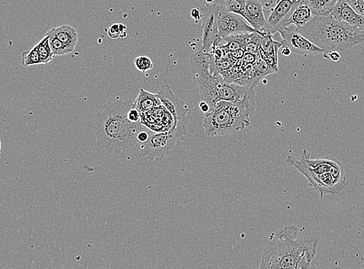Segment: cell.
I'll return each mask as SVG.
<instances>
[{
    "label": "cell",
    "mask_w": 364,
    "mask_h": 269,
    "mask_svg": "<svg viewBox=\"0 0 364 269\" xmlns=\"http://www.w3.org/2000/svg\"><path fill=\"white\" fill-rule=\"evenodd\" d=\"M187 130L172 129L168 132H150L148 139L141 144L140 153L149 161H160L180 145Z\"/></svg>",
    "instance_id": "6"
},
{
    "label": "cell",
    "mask_w": 364,
    "mask_h": 269,
    "mask_svg": "<svg viewBox=\"0 0 364 269\" xmlns=\"http://www.w3.org/2000/svg\"><path fill=\"white\" fill-rule=\"evenodd\" d=\"M247 0H215L216 4H219L225 8L228 11L244 15L245 4Z\"/></svg>",
    "instance_id": "21"
},
{
    "label": "cell",
    "mask_w": 364,
    "mask_h": 269,
    "mask_svg": "<svg viewBox=\"0 0 364 269\" xmlns=\"http://www.w3.org/2000/svg\"><path fill=\"white\" fill-rule=\"evenodd\" d=\"M35 47L40 55L42 64H47L53 60L54 55L51 49L49 36L45 35Z\"/></svg>",
    "instance_id": "20"
},
{
    "label": "cell",
    "mask_w": 364,
    "mask_h": 269,
    "mask_svg": "<svg viewBox=\"0 0 364 269\" xmlns=\"http://www.w3.org/2000/svg\"><path fill=\"white\" fill-rule=\"evenodd\" d=\"M189 68L201 98L211 110L221 101L228 82L221 75L211 73L210 53L202 50L194 53L189 59Z\"/></svg>",
    "instance_id": "5"
},
{
    "label": "cell",
    "mask_w": 364,
    "mask_h": 269,
    "mask_svg": "<svg viewBox=\"0 0 364 269\" xmlns=\"http://www.w3.org/2000/svg\"><path fill=\"white\" fill-rule=\"evenodd\" d=\"M148 129V128H147ZM150 132H147L146 130H143V131H141L139 134V136H138V142H139V144H144V142H146L148 138H149V136H150Z\"/></svg>",
    "instance_id": "28"
},
{
    "label": "cell",
    "mask_w": 364,
    "mask_h": 269,
    "mask_svg": "<svg viewBox=\"0 0 364 269\" xmlns=\"http://www.w3.org/2000/svg\"><path fill=\"white\" fill-rule=\"evenodd\" d=\"M295 226L283 227L267 244L259 269H308L314 259L319 239H298Z\"/></svg>",
    "instance_id": "2"
},
{
    "label": "cell",
    "mask_w": 364,
    "mask_h": 269,
    "mask_svg": "<svg viewBox=\"0 0 364 269\" xmlns=\"http://www.w3.org/2000/svg\"><path fill=\"white\" fill-rule=\"evenodd\" d=\"M298 29L324 53L345 51L364 42L363 30L340 21L331 15L315 17L305 26Z\"/></svg>",
    "instance_id": "3"
},
{
    "label": "cell",
    "mask_w": 364,
    "mask_h": 269,
    "mask_svg": "<svg viewBox=\"0 0 364 269\" xmlns=\"http://www.w3.org/2000/svg\"><path fill=\"white\" fill-rule=\"evenodd\" d=\"M201 112L204 114H208L210 112L211 108L205 101H201L199 105Z\"/></svg>",
    "instance_id": "31"
},
{
    "label": "cell",
    "mask_w": 364,
    "mask_h": 269,
    "mask_svg": "<svg viewBox=\"0 0 364 269\" xmlns=\"http://www.w3.org/2000/svg\"><path fill=\"white\" fill-rule=\"evenodd\" d=\"M120 29H121V38H124L127 37V34H128V30H127L126 25L124 23H119Z\"/></svg>",
    "instance_id": "32"
},
{
    "label": "cell",
    "mask_w": 364,
    "mask_h": 269,
    "mask_svg": "<svg viewBox=\"0 0 364 269\" xmlns=\"http://www.w3.org/2000/svg\"><path fill=\"white\" fill-rule=\"evenodd\" d=\"M315 17V16L313 14L310 7L302 3L292 13L288 21V25H295L298 28H303Z\"/></svg>",
    "instance_id": "17"
},
{
    "label": "cell",
    "mask_w": 364,
    "mask_h": 269,
    "mask_svg": "<svg viewBox=\"0 0 364 269\" xmlns=\"http://www.w3.org/2000/svg\"><path fill=\"white\" fill-rule=\"evenodd\" d=\"M352 9L364 17V0H346Z\"/></svg>",
    "instance_id": "24"
},
{
    "label": "cell",
    "mask_w": 364,
    "mask_h": 269,
    "mask_svg": "<svg viewBox=\"0 0 364 269\" xmlns=\"http://www.w3.org/2000/svg\"><path fill=\"white\" fill-rule=\"evenodd\" d=\"M257 102V99L238 103L219 101L205 114L202 124L205 133L209 137L225 136L248 127Z\"/></svg>",
    "instance_id": "4"
},
{
    "label": "cell",
    "mask_w": 364,
    "mask_h": 269,
    "mask_svg": "<svg viewBox=\"0 0 364 269\" xmlns=\"http://www.w3.org/2000/svg\"><path fill=\"white\" fill-rule=\"evenodd\" d=\"M45 35L49 36V43L52 51L54 57H60V55H66L72 53L74 50L70 49L69 47L63 44L53 33L52 29H50Z\"/></svg>",
    "instance_id": "19"
},
{
    "label": "cell",
    "mask_w": 364,
    "mask_h": 269,
    "mask_svg": "<svg viewBox=\"0 0 364 269\" xmlns=\"http://www.w3.org/2000/svg\"><path fill=\"white\" fill-rule=\"evenodd\" d=\"M121 35L119 23H115V25L110 26L108 29V35L110 38L116 39L121 38Z\"/></svg>",
    "instance_id": "25"
},
{
    "label": "cell",
    "mask_w": 364,
    "mask_h": 269,
    "mask_svg": "<svg viewBox=\"0 0 364 269\" xmlns=\"http://www.w3.org/2000/svg\"><path fill=\"white\" fill-rule=\"evenodd\" d=\"M205 1L207 4H213L215 3V0H205Z\"/></svg>",
    "instance_id": "34"
},
{
    "label": "cell",
    "mask_w": 364,
    "mask_h": 269,
    "mask_svg": "<svg viewBox=\"0 0 364 269\" xmlns=\"http://www.w3.org/2000/svg\"><path fill=\"white\" fill-rule=\"evenodd\" d=\"M283 45L281 42L274 40L273 35L266 33L261 40L259 47V55L267 64L270 66L275 72L278 71V54Z\"/></svg>",
    "instance_id": "13"
},
{
    "label": "cell",
    "mask_w": 364,
    "mask_h": 269,
    "mask_svg": "<svg viewBox=\"0 0 364 269\" xmlns=\"http://www.w3.org/2000/svg\"><path fill=\"white\" fill-rule=\"evenodd\" d=\"M202 13V49L201 50L209 53L212 47L223 42V39L218 34V5L206 4L201 8Z\"/></svg>",
    "instance_id": "7"
},
{
    "label": "cell",
    "mask_w": 364,
    "mask_h": 269,
    "mask_svg": "<svg viewBox=\"0 0 364 269\" xmlns=\"http://www.w3.org/2000/svg\"><path fill=\"white\" fill-rule=\"evenodd\" d=\"M273 3V0H247L245 4L243 18L262 35L267 33L264 8L271 6Z\"/></svg>",
    "instance_id": "12"
},
{
    "label": "cell",
    "mask_w": 364,
    "mask_h": 269,
    "mask_svg": "<svg viewBox=\"0 0 364 269\" xmlns=\"http://www.w3.org/2000/svg\"><path fill=\"white\" fill-rule=\"evenodd\" d=\"M339 2V0H303V4L310 7L315 17H327Z\"/></svg>",
    "instance_id": "16"
},
{
    "label": "cell",
    "mask_w": 364,
    "mask_h": 269,
    "mask_svg": "<svg viewBox=\"0 0 364 269\" xmlns=\"http://www.w3.org/2000/svg\"><path fill=\"white\" fill-rule=\"evenodd\" d=\"M282 47H287L292 52L300 55H317L324 52L300 34L295 25H289L280 33Z\"/></svg>",
    "instance_id": "10"
},
{
    "label": "cell",
    "mask_w": 364,
    "mask_h": 269,
    "mask_svg": "<svg viewBox=\"0 0 364 269\" xmlns=\"http://www.w3.org/2000/svg\"><path fill=\"white\" fill-rule=\"evenodd\" d=\"M42 64L40 55L34 47L27 52L22 54V65L25 67L37 66Z\"/></svg>",
    "instance_id": "22"
},
{
    "label": "cell",
    "mask_w": 364,
    "mask_h": 269,
    "mask_svg": "<svg viewBox=\"0 0 364 269\" xmlns=\"http://www.w3.org/2000/svg\"><path fill=\"white\" fill-rule=\"evenodd\" d=\"M324 57L327 58V59H329L334 62H338L340 59V58H341V57H340L339 52H336V51L331 52L329 53H324Z\"/></svg>",
    "instance_id": "27"
},
{
    "label": "cell",
    "mask_w": 364,
    "mask_h": 269,
    "mask_svg": "<svg viewBox=\"0 0 364 269\" xmlns=\"http://www.w3.org/2000/svg\"><path fill=\"white\" fill-rule=\"evenodd\" d=\"M158 95L162 105L168 110L174 120L172 129H182L187 130V115L188 107L185 103L173 93L170 86L168 84L162 86L158 91Z\"/></svg>",
    "instance_id": "9"
},
{
    "label": "cell",
    "mask_w": 364,
    "mask_h": 269,
    "mask_svg": "<svg viewBox=\"0 0 364 269\" xmlns=\"http://www.w3.org/2000/svg\"><path fill=\"white\" fill-rule=\"evenodd\" d=\"M218 5V34L221 39L242 33H256L257 30L249 25L242 15L228 11L224 6Z\"/></svg>",
    "instance_id": "8"
},
{
    "label": "cell",
    "mask_w": 364,
    "mask_h": 269,
    "mask_svg": "<svg viewBox=\"0 0 364 269\" xmlns=\"http://www.w3.org/2000/svg\"><path fill=\"white\" fill-rule=\"evenodd\" d=\"M245 52L243 49L230 52L231 57L235 60H241L244 57Z\"/></svg>",
    "instance_id": "30"
},
{
    "label": "cell",
    "mask_w": 364,
    "mask_h": 269,
    "mask_svg": "<svg viewBox=\"0 0 364 269\" xmlns=\"http://www.w3.org/2000/svg\"><path fill=\"white\" fill-rule=\"evenodd\" d=\"M134 66L140 72L146 74L153 68V62L147 57H139L134 60Z\"/></svg>",
    "instance_id": "23"
},
{
    "label": "cell",
    "mask_w": 364,
    "mask_h": 269,
    "mask_svg": "<svg viewBox=\"0 0 364 269\" xmlns=\"http://www.w3.org/2000/svg\"><path fill=\"white\" fill-rule=\"evenodd\" d=\"M259 57L258 54L245 53L242 60L254 65Z\"/></svg>",
    "instance_id": "26"
},
{
    "label": "cell",
    "mask_w": 364,
    "mask_h": 269,
    "mask_svg": "<svg viewBox=\"0 0 364 269\" xmlns=\"http://www.w3.org/2000/svg\"><path fill=\"white\" fill-rule=\"evenodd\" d=\"M283 47L282 51H281L282 55H285V57H289V55L292 53L290 50L288 49V47Z\"/></svg>",
    "instance_id": "33"
},
{
    "label": "cell",
    "mask_w": 364,
    "mask_h": 269,
    "mask_svg": "<svg viewBox=\"0 0 364 269\" xmlns=\"http://www.w3.org/2000/svg\"><path fill=\"white\" fill-rule=\"evenodd\" d=\"M297 6L290 0H278L275 6L272 8L270 16H269L266 28L267 33L274 36L289 26V19Z\"/></svg>",
    "instance_id": "11"
},
{
    "label": "cell",
    "mask_w": 364,
    "mask_h": 269,
    "mask_svg": "<svg viewBox=\"0 0 364 269\" xmlns=\"http://www.w3.org/2000/svg\"><path fill=\"white\" fill-rule=\"evenodd\" d=\"M134 105L141 115L163 106L158 93L148 92L143 88L141 89L136 100L134 101Z\"/></svg>",
    "instance_id": "15"
},
{
    "label": "cell",
    "mask_w": 364,
    "mask_h": 269,
    "mask_svg": "<svg viewBox=\"0 0 364 269\" xmlns=\"http://www.w3.org/2000/svg\"><path fill=\"white\" fill-rule=\"evenodd\" d=\"M192 17L196 23H199L202 19V13L200 8H195L192 11Z\"/></svg>",
    "instance_id": "29"
},
{
    "label": "cell",
    "mask_w": 364,
    "mask_h": 269,
    "mask_svg": "<svg viewBox=\"0 0 364 269\" xmlns=\"http://www.w3.org/2000/svg\"><path fill=\"white\" fill-rule=\"evenodd\" d=\"M331 15L340 21L364 31L363 16L356 13L346 0H339Z\"/></svg>",
    "instance_id": "14"
},
{
    "label": "cell",
    "mask_w": 364,
    "mask_h": 269,
    "mask_svg": "<svg viewBox=\"0 0 364 269\" xmlns=\"http://www.w3.org/2000/svg\"><path fill=\"white\" fill-rule=\"evenodd\" d=\"M134 107L131 101H110L102 108L94 123L98 146L110 154H119L139 144V134L147 128L133 123L128 113Z\"/></svg>",
    "instance_id": "1"
},
{
    "label": "cell",
    "mask_w": 364,
    "mask_h": 269,
    "mask_svg": "<svg viewBox=\"0 0 364 269\" xmlns=\"http://www.w3.org/2000/svg\"><path fill=\"white\" fill-rule=\"evenodd\" d=\"M55 36L57 37L63 44H65L73 50L78 42V35L76 28L69 25H62L58 28H52Z\"/></svg>",
    "instance_id": "18"
}]
</instances>
